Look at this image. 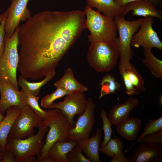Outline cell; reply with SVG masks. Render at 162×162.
<instances>
[{
  "instance_id": "36",
  "label": "cell",
  "mask_w": 162,
  "mask_h": 162,
  "mask_svg": "<svg viewBox=\"0 0 162 162\" xmlns=\"http://www.w3.org/2000/svg\"><path fill=\"white\" fill-rule=\"evenodd\" d=\"M111 162H130L129 158L125 157L124 154L122 152L112 157Z\"/></svg>"
},
{
  "instance_id": "20",
  "label": "cell",
  "mask_w": 162,
  "mask_h": 162,
  "mask_svg": "<svg viewBox=\"0 0 162 162\" xmlns=\"http://www.w3.org/2000/svg\"><path fill=\"white\" fill-rule=\"evenodd\" d=\"M21 110V108L16 106L10 107L6 110V116L0 122V145L4 152L8 144L9 133Z\"/></svg>"
},
{
  "instance_id": "23",
  "label": "cell",
  "mask_w": 162,
  "mask_h": 162,
  "mask_svg": "<svg viewBox=\"0 0 162 162\" xmlns=\"http://www.w3.org/2000/svg\"><path fill=\"white\" fill-rule=\"evenodd\" d=\"M141 124V121L138 118L129 117L117 125L116 129L118 134L123 137L134 141L138 135Z\"/></svg>"
},
{
  "instance_id": "25",
  "label": "cell",
  "mask_w": 162,
  "mask_h": 162,
  "mask_svg": "<svg viewBox=\"0 0 162 162\" xmlns=\"http://www.w3.org/2000/svg\"><path fill=\"white\" fill-rule=\"evenodd\" d=\"M144 58L143 62L149 69L152 75L155 77L162 79V61L152 53L151 49L144 48Z\"/></svg>"
},
{
  "instance_id": "2",
  "label": "cell",
  "mask_w": 162,
  "mask_h": 162,
  "mask_svg": "<svg viewBox=\"0 0 162 162\" xmlns=\"http://www.w3.org/2000/svg\"><path fill=\"white\" fill-rule=\"evenodd\" d=\"M86 18L85 28L90 31L88 40L91 43L100 41H114L117 37V28L114 17L102 14L86 6L83 10Z\"/></svg>"
},
{
  "instance_id": "30",
  "label": "cell",
  "mask_w": 162,
  "mask_h": 162,
  "mask_svg": "<svg viewBox=\"0 0 162 162\" xmlns=\"http://www.w3.org/2000/svg\"><path fill=\"white\" fill-rule=\"evenodd\" d=\"M69 94L68 92L62 88H56L55 91L47 94L42 99L40 105L45 108H48L55 100Z\"/></svg>"
},
{
  "instance_id": "11",
  "label": "cell",
  "mask_w": 162,
  "mask_h": 162,
  "mask_svg": "<svg viewBox=\"0 0 162 162\" xmlns=\"http://www.w3.org/2000/svg\"><path fill=\"white\" fill-rule=\"evenodd\" d=\"M88 99L84 93L69 94L65 95L63 101L53 103L48 108L58 109L67 117L70 125L74 127L75 122L74 117L80 115L85 111L87 105Z\"/></svg>"
},
{
  "instance_id": "34",
  "label": "cell",
  "mask_w": 162,
  "mask_h": 162,
  "mask_svg": "<svg viewBox=\"0 0 162 162\" xmlns=\"http://www.w3.org/2000/svg\"><path fill=\"white\" fill-rule=\"evenodd\" d=\"M138 142L156 145L162 144V130L148 135L140 140Z\"/></svg>"
},
{
  "instance_id": "14",
  "label": "cell",
  "mask_w": 162,
  "mask_h": 162,
  "mask_svg": "<svg viewBox=\"0 0 162 162\" xmlns=\"http://www.w3.org/2000/svg\"><path fill=\"white\" fill-rule=\"evenodd\" d=\"M157 5L149 0H141L129 3L124 7L123 16L129 11L133 10L134 16H151L162 20V11L157 8Z\"/></svg>"
},
{
  "instance_id": "15",
  "label": "cell",
  "mask_w": 162,
  "mask_h": 162,
  "mask_svg": "<svg viewBox=\"0 0 162 162\" xmlns=\"http://www.w3.org/2000/svg\"><path fill=\"white\" fill-rule=\"evenodd\" d=\"M143 143L129 158L130 162L162 161V145Z\"/></svg>"
},
{
  "instance_id": "13",
  "label": "cell",
  "mask_w": 162,
  "mask_h": 162,
  "mask_svg": "<svg viewBox=\"0 0 162 162\" xmlns=\"http://www.w3.org/2000/svg\"><path fill=\"white\" fill-rule=\"evenodd\" d=\"M0 104L2 113L13 106L22 109L26 105L25 93L13 86L6 79L0 77Z\"/></svg>"
},
{
  "instance_id": "38",
  "label": "cell",
  "mask_w": 162,
  "mask_h": 162,
  "mask_svg": "<svg viewBox=\"0 0 162 162\" xmlns=\"http://www.w3.org/2000/svg\"><path fill=\"white\" fill-rule=\"evenodd\" d=\"M4 152L0 145V162H2Z\"/></svg>"
},
{
  "instance_id": "26",
  "label": "cell",
  "mask_w": 162,
  "mask_h": 162,
  "mask_svg": "<svg viewBox=\"0 0 162 162\" xmlns=\"http://www.w3.org/2000/svg\"><path fill=\"white\" fill-rule=\"evenodd\" d=\"M100 84L101 89L99 99L110 94L115 93L116 91L119 89L121 87L114 76L109 74L102 77Z\"/></svg>"
},
{
  "instance_id": "12",
  "label": "cell",
  "mask_w": 162,
  "mask_h": 162,
  "mask_svg": "<svg viewBox=\"0 0 162 162\" xmlns=\"http://www.w3.org/2000/svg\"><path fill=\"white\" fill-rule=\"evenodd\" d=\"M29 0H12L7 10L8 15L5 26V34L10 37L20 21L25 22L31 16V11L27 8Z\"/></svg>"
},
{
  "instance_id": "35",
  "label": "cell",
  "mask_w": 162,
  "mask_h": 162,
  "mask_svg": "<svg viewBox=\"0 0 162 162\" xmlns=\"http://www.w3.org/2000/svg\"><path fill=\"white\" fill-rule=\"evenodd\" d=\"M2 162H16L15 155L8 144L3 154Z\"/></svg>"
},
{
  "instance_id": "5",
  "label": "cell",
  "mask_w": 162,
  "mask_h": 162,
  "mask_svg": "<svg viewBox=\"0 0 162 162\" xmlns=\"http://www.w3.org/2000/svg\"><path fill=\"white\" fill-rule=\"evenodd\" d=\"M48 116L42 121L50 129L46 136L45 142L40 157L37 159L38 162H52L48 156L49 151L52 144L57 141H67L68 132L70 127L66 116L58 109L48 110Z\"/></svg>"
},
{
  "instance_id": "27",
  "label": "cell",
  "mask_w": 162,
  "mask_h": 162,
  "mask_svg": "<svg viewBox=\"0 0 162 162\" xmlns=\"http://www.w3.org/2000/svg\"><path fill=\"white\" fill-rule=\"evenodd\" d=\"M123 147L122 140L118 137H116L113 139L111 138L104 146L100 147L99 151L107 156L112 157L122 152Z\"/></svg>"
},
{
  "instance_id": "32",
  "label": "cell",
  "mask_w": 162,
  "mask_h": 162,
  "mask_svg": "<svg viewBox=\"0 0 162 162\" xmlns=\"http://www.w3.org/2000/svg\"><path fill=\"white\" fill-rule=\"evenodd\" d=\"M67 158L68 162H91L82 154L81 148L77 144L68 153Z\"/></svg>"
},
{
  "instance_id": "24",
  "label": "cell",
  "mask_w": 162,
  "mask_h": 162,
  "mask_svg": "<svg viewBox=\"0 0 162 162\" xmlns=\"http://www.w3.org/2000/svg\"><path fill=\"white\" fill-rule=\"evenodd\" d=\"M56 71H52L45 76L41 81L31 82L27 78L20 75L17 80L18 85L21 87L22 91L25 93H28L37 96L39 93L41 88L49 82L56 75Z\"/></svg>"
},
{
  "instance_id": "17",
  "label": "cell",
  "mask_w": 162,
  "mask_h": 162,
  "mask_svg": "<svg viewBox=\"0 0 162 162\" xmlns=\"http://www.w3.org/2000/svg\"><path fill=\"white\" fill-rule=\"evenodd\" d=\"M102 130V129L97 128L95 133L92 137L77 142V144L80 147L85 156L91 162H101L99 152Z\"/></svg>"
},
{
  "instance_id": "6",
  "label": "cell",
  "mask_w": 162,
  "mask_h": 162,
  "mask_svg": "<svg viewBox=\"0 0 162 162\" xmlns=\"http://www.w3.org/2000/svg\"><path fill=\"white\" fill-rule=\"evenodd\" d=\"M119 54L113 41H100L91 43L87 54V60L95 70L109 71L116 65Z\"/></svg>"
},
{
  "instance_id": "16",
  "label": "cell",
  "mask_w": 162,
  "mask_h": 162,
  "mask_svg": "<svg viewBox=\"0 0 162 162\" xmlns=\"http://www.w3.org/2000/svg\"><path fill=\"white\" fill-rule=\"evenodd\" d=\"M119 70L124 81L127 94L130 96L135 94L138 95L145 91L144 81L133 65L130 69Z\"/></svg>"
},
{
  "instance_id": "29",
  "label": "cell",
  "mask_w": 162,
  "mask_h": 162,
  "mask_svg": "<svg viewBox=\"0 0 162 162\" xmlns=\"http://www.w3.org/2000/svg\"><path fill=\"white\" fill-rule=\"evenodd\" d=\"M25 93L26 105L33 110L42 121L46 119L48 116V111H45L40 107L38 104L39 97L29 93Z\"/></svg>"
},
{
  "instance_id": "10",
  "label": "cell",
  "mask_w": 162,
  "mask_h": 162,
  "mask_svg": "<svg viewBox=\"0 0 162 162\" xmlns=\"http://www.w3.org/2000/svg\"><path fill=\"white\" fill-rule=\"evenodd\" d=\"M154 18L146 16L143 18L140 29L132 37L130 42L131 46L138 48L142 46L144 48L151 49L156 48L162 50V43L157 33L152 28Z\"/></svg>"
},
{
  "instance_id": "8",
  "label": "cell",
  "mask_w": 162,
  "mask_h": 162,
  "mask_svg": "<svg viewBox=\"0 0 162 162\" xmlns=\"http://www.w3.org/2000/svg\"><path fill=\"white\" fill-rule=\"evenodd\" d=\"M88 103L84 112L78 118L75 125L68 132L67 141H78L89 138L94 122L95 105L92 99L87 98Z\"/></svg>"
},
{
  "instance_id": "37",
  "label": "cell",
  "mask_w": 162,
  "mask_h": 162,
  "mask_svg": "<svg viewBox=\"0 0 162 162\" xmlns=\"http://www.w3.org/2000/svg\"><path fill=\"white\" fill-rule=\"evenodd\" d=\"M141 0H114L115 2L119 6L124 7L128 4L135 1ZM149 0L155 3L157 5L161 0Z\"/></svg>"
},
{
  "instance_id": "7",
  "label": "cell",
  "mask_w": 162,
  "mask_h": 162,
  "mask_svg": "<svg viewBox=\"0 0 162 162\" xmlns=\"http://www.w3.org/2000/svg\"><path fill=\"white\" fill-rule=\"evenodd\" d=\"M19 26L13 35L9 37L5 34L4 37L5 49L0 58V77L7 79L16 88L19 89L16 77L19 54L18 32Z\"/></svg>"
},
{
  "instance_id": "40",
  "label": "cell",
  "mask_w": 162,
  "mask_h": 162,
  "mask_svg": "<svg viewBox=\"0 0 162 162\" xmlns=\"http://www.w3.org/2000/svg\"><path fill=\"white\" fill-rule=\"evenodd\" d=\"M162 102V96H160V105L162 106V103L161 102Z\"/></svg>"
},
{
  "instance_id": "21",
  "label": "cell",
  "mask_w": 162,
  "mask_h": 162,
  "mask_svg": "<svg viewBox=\"0 0 162 162\" xmlns=\"http://www.w3.org/2000/svg\"><path fill=\"white\" fill-rule=\"evenodd\" d=\"M87 6L95 8L97 10L107 16L115 17H124V7L118 5L114 0H86Z\"/></svg>"
},
{
  "instance_id": "22",
  "label": "cell",
  "mask_w": 162,
  "mask_h": 162,
  "mask_svg": "<svg viewBox=\"0 0 162 162\" xmlns=\"http://www.w3.org/2000/svg\"><path fill=\"white\" fill-rule=\"evenodd\" d=\"M77 143L73 141H57L50 147L48 156L52 162H68L67 154Z\"/></svg>"
},
{
  "instance_id": "39",
  "label": "cell",
  "mask_w": 162,
  "mask_h": 162,
  "mask_svg": "<svg viewBox=\"0 0 162 162\" xmlns=\"http://www.w3.org/2000/svg\"><path fill=\"white\" fill-rule=\"evenodd\" d=\"M4 116L2 113L1 110V105L0 104V122L3 119Z\"/></svg>"
},
{
  "instance_id": "3",
  "label": "cell",
  "mask_w": 162,
  "mask_h": 162,
  "mask_svg": "<svg viewBox=\"0 0 162 162\" xmlns=\"http://www.w3.org/2000/svg\"><path fill=\"white\" fill-rule=\"evenodd\" d=\"M114 19L119 34L114 41L120 56L119 70L130 69L133 66L130 60L133 57L130 42L133 35L138 31L143 18L129 21L124 17L118 16L114 17Z\"/></svg>"
},
{
  "instance_id": "1",
  "label": "cell",
  "mask_w": 162,
  "mask_h": 162,
  "mask_svg": "<svg viewBox=\"0 0 162 162\" xmlns=\"http://www.w3.org/2000/svg\"><path fill=\"white\" fill-rule=\"evenodd\" d=\"M84 11H46L31 16L18 32V68L21 75L38 80L56 66L85 28Z\"/></svg>"
},
{
  "instance_id": "4",
  "label": "cell",
  "mask_w": 162,
  "mask_h": 162,
  "mask_svg": "<svg viewBox=\"0 0 162 162\" xmlns=\"http://www.w3.org/2000/svg\"><path fill=\"white\" fill-rule=\"evenodd\" d=\"M38 133L23 139L8 137V144L13 151L16 162H35V156H40L45 142L44 136L48 127L42 121L38 127Z\"/></svg>"
},
{
  "instance_id": "33",
  "label": "cell",
  "mask_w": 162,
  "mask_h": 162,
  "mask_svg": "<svg viewBox=\"0 0 162 162\" xmlns=\"http://www.w3.org/2000/svg\"><path fill=\"white\" fill-rule=\"evenodd\" d=\"M8 15L7 10L0 15V58L2 55L5 49L4 37L5 34V26Z\"/></svg>"
},
{
  "instance_id": "9",
  "label": "cell",
  "mask_w": 162,
  "mask_h": 162,
  "mask_svg": "<svg viewBox=\"0 0 162 162\" xmlns=\"http://www.w3.org/2000/svg\"><path fill=\"white\" fill-rule=\"evenodd\" d=\"M42 121L33 110L26 105L21 109L8 137L23 139L34 134V128L38 127Z\"/></svg>"
},
{
  "instance_id": "18",
  "label": "cell",
  "mask_w": 162,
  "mask_h": 162,
  "mask_svg": "<svg viewBox=\"0 0 162 162\" xmlns=\"http://www.w3.org/2000/svg\"><path fill=\"white\" fill-rule=\"evenodd\" d=\"M139 104L137 98L130 97L124 103L113 106L108 116L112 124L116 126L129 118L130 112Z\"/></svg>"
},
{
  "instance_id": "19",
  "label": "cell",
  "mask_w": 162,
  "mask_h": 162,
  "mask_svg": "<svg viewBox=\"0 0 162 162\" xmlns=\"http://www.w3.org/2000/svg\"><path fill=\"white\" fill-rule=\"evenodd\" d=\"M54 85L56 88L63 89L69 94L84 93L88 90L87 86L77 80L73 70L70 68L64 70L63 75L54 83Z\"/></svg>"
},
{
  "instance_id": "31",
  "label": "cell",
  "mask_w": 162,
  "mask_h": 162,
  "mask_svg": "<svg viewBox=\"0 0 162 162\" xmlns=\"http://www.w3.org/2000/svg\"><path fill=\"white\" fill-rule=\"evenodd\" d=\"M100 115L103 121V126L102 129L104 130V134L103 141L100 144V147H103L111 139L112 132L111 126L112 124L108 117L107 113L105 110L104 109L102 110Z\"/></svg>"
},
{
  "instance_id": "28",
  "label": "cell",
  "mask_w": 162,
  "mask_h": 162,
  "mask_svg": "<svg viewBox=\"0 0 162 162\" xmlns=\"http://www.w3.org/2000/svg\"><path fill=\"white\" fill-rule=\"evenodd\" d=\"M162 130V117L161 116L156 120L149 119L144 130L137 140L130 146L126 149L125 152L133 146L138 141L145 136L158 133Z\"/></svg>"
}]
</instances>
